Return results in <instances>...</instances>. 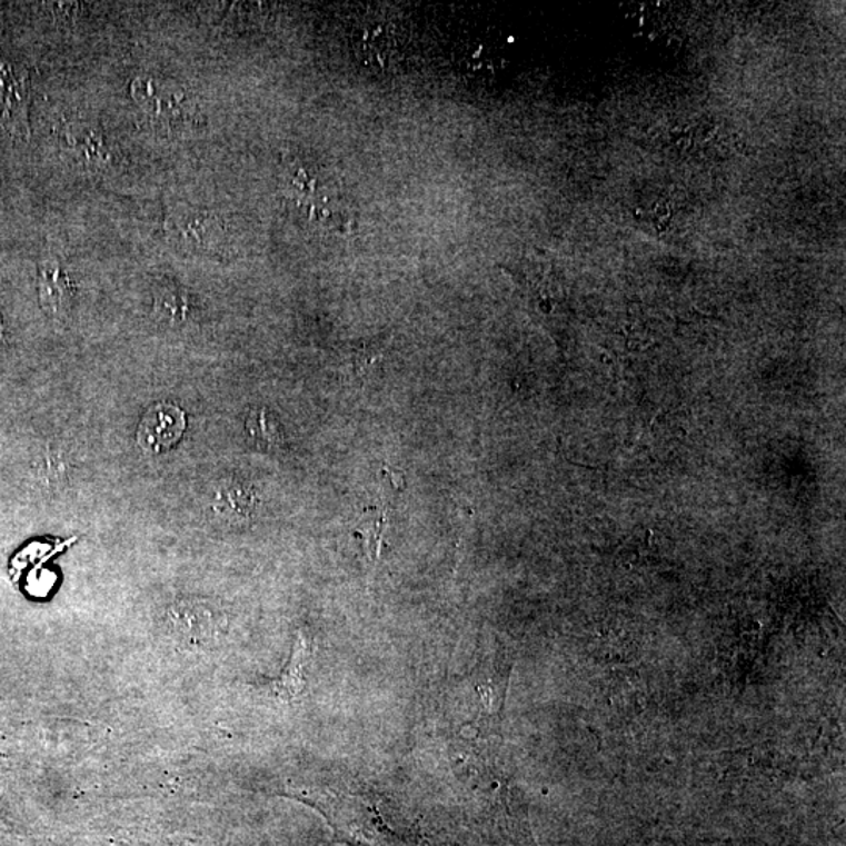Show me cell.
I'll return each instance as SVG.
<instances>
[{
    "label": "cell",
    "instance_id": "1",
    "mask_svg": "<svg viewBox=\"0 0 846 846\" xmlns=\"http://www.w3.org/2000/svg\"><path fill=\"white\" fill-rule=\"evenodd\" d=\"M282 191L297 217L309 228L347 231L348 199L337 186L335 176L319 163L301 157L287 160L282 170Z\"/></svg>",
    "mask_w": 846,
    "mask_h": 846
},
{
    "label": "cell",
    "instance_id": "2",
    "mask_svg": "<svg viewBox=\"0 0 846 846\" xmlns=\"http://www.w3.org/2000/svg\"><path fill=\"white\" fill-rule=\"evenodd\" d=\"M401 30L382 14H366L351 29V43L364 67L386 72L397 67L401 56Z\"/></svg>",
    "mask_w": 846,
    "mask_h": 846
},
{
    "label": "cell",
    "instance_id": "3",
    "mask_svg": "<svg viewBox=\"0 0 846 846\" xmlns=\"http://www.w3.org/2000/svg\"><path fill=\"white\" fill-rule=\"evenodd\" d=\"M165 232L171 242L187 250H212L223 237V226L212 213L191 208H176L168 213Z\"/></svg>",
    "mask_w": 846,
    "mask_h": 846
},
{
    "label": "cell",
    "instance_id": "4",
    "mask_svg": "<svg viewBox=\"0 0 846 846\" xmlns=\"http://www.w3.org/2000/svg\"><path fill=\"white\" fill-rule=\"evenodd\" d=\"M186 415L173 404L152 405L141 417L137 442L145 454H162L181 441L186 431Z\"/></svg>",
    "mask_w": 846,
    "mask_h": 846
},
{
    "label": "cell",
    "instance_id": "5",
    "mask_svg": "<svg viewBox=\"0 0 846 846\" xmlns=\"http://www.w3.org/2000/svg\"><path fill=\"white\" fill-rule=\"evenodd\" d=\"M130 90L149 121L155 125L171 129L179 122L186 121L189 106H187L183 91L173 90L167 83H160L159 80L145 78L133 80Z\"/></svg>",
    "mask_w": 846,
    "mask_h": 846
},
{
    "label": "cell",
    "instance_id": "6",
    "mask_svg": "<svg viewBox=\"0 0 846 846\" xmlns=\"http://www.w3.org/2000/svg\"><path fill=\"white\" fill-rule=\"evenodd\" d=\"M61 145L74 162L88 170H102L113 163V149L101 130L82 122H67L60 129Z\"/></svg>",
    "mask_w": 846,
    "mask_h": 846
},
{
    "label": "cell",
    "instance_id": "7",
    "mask_svg": "<svg viewBox=\"0 0 846 846\" xmlns=\"http://www.w3.org/2000/svg\"><path fill=\"white\" fill-rule=\"evenodd\" d=\"M30 83L26 71L0 60V118L17 136L29 133Z\"/></svg>",
    "mask_w": 846,
    "mask_h": 846
},
{
    "label": "cell",
    "instance_id": "8",
    "mask_svg": "<svg viewBox=\"0 0 846 846\" xmlns=\"http://www.w3.org/2000/svg\"><path fill=\"white\" fill-rule=\"evenodd\" d=\"M38 293L41 308L53 319H63L70 313L74 287L59 262H43L38 268Z\"/></svg>",
    "mask_w": 846,
    "mask_h": 846
},
{
    "label": "cell",
    "instance_id": "9",
    "mask_svg": "<svg viewBox=\"0 0 846 846\" xmlns=\"http://www.w3.org/2000/svg\"><path fill=\"white\" fill-rule=\"evenodd\" d=\"M258 507L255 489L239 480L225 481L218 489L217 515L229 519H248Z\"/></svg>",
    "mask_w": 846,
    "mask_h": 846
},
{
    "label": "cell",
    "instance_id": "10",
    "mask_svg": "<svg viewBox=\"0 0 846 846\" xmlns=\"http://www.w3.org/2000/svg\"><path fill=\"white\" fill-rule=\"evenodd\" d=\"M190 301L176 286H162L155 293V317L168 327H179L189 319Z\"/></svg>",
    "mask_w": 846,
    "mask_h": 846
},
{
    "label": "cell",
    "instance_id": "11",
    "mask_svg": "<svg viewBox=\"0 0 846 846\" xmlns=\"http://www.w3.org/2000/svg\"><path fill=\"white\" fill-rule=\"evenodd\" d=\"M309 646L306 645L305 638H298L297 646L293 649L292 660L287 666L281 679L278 680L277 690L281 693L285 698H295L300 695L302 690V683H305V666L308 661Z\"/></svg>",
    "mask_w": 846,
    "mask_h": 846
},
{
    "label": "cell",
    "instance_id": "12",
    "mask_svg": "<svg viewBox=\"0 0 846 846\" xmlns=\"http://www.w3.org/2000/svg\"><path fill=\"white\" fill-rule=\"evenodd\" d=\"M247 431L260 449L273 450L282 444L279 425L268 417L266 409H255L247 420Z\"/></svg>",
    "mask_w": 846,
    "mask_h": 846
},
{
    "label": "cell",
    "instance_id": "13",
    "mask_svg": "<svg viewBox=\"0 0 846 846\" xmlns=\"http://www.w3.org/2000/svg\"><path fill=\"white\" fill-rule=\"evenodd\" d=\"M374 522L375 524H370V527L366 528V531H364V534H367V536H364V539L367 541V549H369L371 557L380 550L382 522H385V518L374 520Z\"/></svg>",
    "mask_w": 846,
    "mask_h": 846
},
{
    "label": "cell",
    "instance_id": "14",
    "mask_svg": "<svg viewBox=\"0 0 846 846\" xmlns=\"http://www.w3.org/2000/svg\"><path fill=\"white\" fill-rule=\"evenodd\" d=\"M3 332H6V327H3L2 313H0V348H2L3 344Z\"/></svg>",
    "mask_w": 846,
    "mask_h": 846
}]
</instances>
